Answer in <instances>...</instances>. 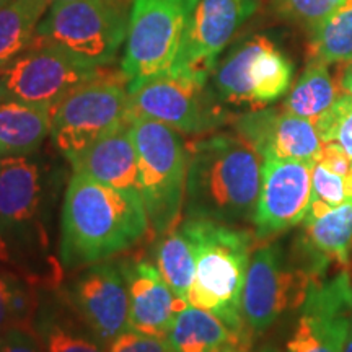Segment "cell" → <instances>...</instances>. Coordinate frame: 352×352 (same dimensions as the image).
<instances>
[{"instance_id": "836d02e7", "label": "cell", "mask_w": 352, "mask_h": 352, "mask_svg": "<svg viewBox=\"0 0 352 352\" xmlns=\"http://www.w3.org/2000/svg\"><path fill=\"white\" fill-rule=\"evenodd\" d=\"M316 164L341 176H346L352 170V158L334 142H323V148Z\"/></svg>"}, {"instance_id": "7402d4cb", "label": "cell", "mask_w": 352, "mask_h": 352, "mask_svg": "<svg viewBox=\"0 0 352 352\" xmlns=\"http://www.w3.org/2000/svg\"><path fill=\"white\" fill-rule=\"evenodd\" d=\"M51 108L0 100V158L32 155L51 135Z\"/></svg>"}, {"instance_id": "60d3db41", "label": "cell", "mask_w": 352, "mask_h": 352, "mask_svg": "<svg viewBox=\"0 0 352 352\" xmlns=\"http://www.w3.org/2000/svg\"><path fill=\"white\" fill-rule=\"evenodd\" d=\"M52 2H67V0H52Z\"/></svg>"}, {"instance_id": "8fae6325", "label": "cell", "mask_w": 352, "mask_h": 352, "mask_svg": "<svg viewBox=\"0 0 352 352\" xmlns=\"http://www.w3.org/2000/svg\"><path fill=\"white\" fill-rule=\"evenodd\" d=\"M294 65L274 43L256 36L240 44L214 70L217 96L230 104L264 108L289 91Z\"/></svg>"}, {"instance_id": "cb8c5ba5", "label": "cell", "mask_w": 352, "mask_h": 352, "mask_svg": "<svg viewBox=\"0 0 352 352\" xmlns=\"http://www.w3.org/2000/svg\"><path fill=\"white\" fill-rule=\"evenodd\" d=\"M341 96L340 82L327 64L308 60L305 70L289 91L283 108L285 111L315 122Z\"/></svg>"}, {"instance_id": "52a82bcc", "label": "cell", "mask_w": 352, "mask_h": 352, "mask_svg": "<svg viewBox=\"0 0 352 352\" xmlns=\"http://www.w3.org/2000/svg\"><path fill=\"white\" fill-rule=\"evenodd\" d=\"M199 0H134L121 72L132 88L170 72Z\"/></svg>"}, {"instance_id": "44dd1931", "label": "cell", "mask_w": 352, "mask_h": 352, "mask_svg": "<svg viewBox=\"0 0 352 352\" xmlns=\"http://www.w3.org/2000/svg\"><path fill=\"white\" fill-rule=\"evenodd\" d=\"M166 342L173 352H222L228 347L250 349L252 344L214 314L195 305H186L176 314Z\"/></svg>"}, {"instance_id": "f35d334b", "label": "cell", "mask_w": 352, "mask_h": 352, "mask_svg": "<svg viewBox=\"0 0 352 352\" xmlns=\"http://www.w3.org/2000/svg\"><path fill=\"white\" fill-rule=\"evenodd\" d=\"M12 0H0V8H3L7 6V3H10Z\"/></svg>"}, {"instance_id": "e575fe53", "label": "cell", "mask_w": 352, "mask_h": 352, "mask_svg": "<svg viewBox=\"0 0 352 352\" xmlns=\"http://www.w3.org/2000/svg\"><path fill=\"white\" fill-rule=\"evenodd\" d=\"M340 88L341 94L352 96V59L342 64V70L340 76Z\"/></svg>"}, {"instance_id": "ba28073f", "label": "cell", "mask_w": 352, "mask_h": 352, "mask_svg": "<svg viewBox=\"0 0 352 352\" xmlns=\"http://www.w3.org/2000/svg\"><path fill=\"white\" fill-rule=\"evenodd\" d=\"M127 21L122 7L114 0L52 2L38 26L36 38L104 67L126 41Z\"/></svg>"}, {"instance_id": "83f0119b", "label": "cell", "mask_w": 352, "mask_h": 352, "mask_svg": "<svg viewBox=\"0 0 352 352\" xmlns=\"http://www.w3.org/2000/svg\"><path fill=\"white\" fill-rule=\"evenodd\" d=\"M39 308L34 280L19 271L0 270V338L12 329H32Z\"/></svg>"}, {"instance_id": "b9f144b4", "label": "cell", "mask_w": 352, "mask_h": 352, "mask_svg": "<svg viewBox=\"0 0 352 352\" xmlns=\"http://www.w3.org/2000/svg\"><path fill=\"white\" fill-rule=\"evenodd\" d=\"M2 70H3V65H0V72H2Z\"/></svg>"}, {"instance_id": "1f68e13d", "label": "cell", "mask_w": 352, "mask_h": 352, "mask_svg": "<svg viewBox=\"0 0 352 352\" xmlns=\"http://www.w3.org/2000/svg\"><path fill=\"white\" fill-rule=\"evenodd\" d=\"M108 352H173L162 338L127 329L108 346Z\"/></svg>"}, {"instance_id": "277c9868", "label": "cell", "mask_w": 352, "mask_h": 352, "mask_svg": "<svg viewBox=\"0 0 352 352\" xmlns=\"http://www.w3.org/2000/svg\"><path fill=\"white\" fill-rule=\"evenodd\" d=\"M41 170L30 155L0 158V259L34 280L50 263Z\"/></svg>"}, {"instance_id": "7c38bea8", "label": "cell", "mask_w": 352, "mask_h": 352, "mask_svg": "<svg viewBox=\"0 0 352 352\" xmlns=\"http://www.w3.org/2000/svg\"><path fill=\"white\" fill-rule=\"evenodd\" d=\"M132 116L173 127L182 134H206L226 122L227 114L206 91V83L166 72L129 88Z\"/></svg>"}, {"instance_id": "8d00e7d4", "label": "cell", "mask_w": 352, "mask_h": 352, "mask_svg": "<svg viewBox=\"0 0 352 352\" xmlns=\"http://www.w3.org/2000/svg\"><path fill=\"white\" fill-rule=\"evenodd\" d=\"M258 352H283V351H280L279 347L274 346V344H266V346H263Z\"/></svg>"}, {"instance_id": "7bdbcfd3", "label": "cell", "mask_w": 352, "mask_h": 352, "mask_svg": "<svg viewBox=\"0 0 352 352\" xmlns=\"http://www.w3.org/2000/svg\"><path fill=\"white\" fill-rule=\"evenodd\" d=\"M0 264H2V259H0Z\"/></svg>"}, {"instance_id": "484cf974", "label": "cell", "mask_w": 352, "mask_h": 352, "mask_svg": "<svg viewBox=\"0 0 352 352\" xmlns=\"http://www.w3.org/2000/svg\"><path fill=\"white\" fill-rule=\"evenodd\" d=\"M155 246V266L175 296L189 303V290L196 276V250L182 227L158 236Z\"/></svg>"}, {"instance_id": "30bf717a", "label": "cell", "mask_w": 352, "mask_h": 352, "mask_svg": "<svg viewBox=\"0 0 352 352\" xmlns=\"http://www.w3.org/2000/svg\"><path fill=\"white\" fill-rule=\"evenodd\" d=\"M315 277L290 263L279 243L253 250L241 298V314L252 336L266 333L290 308L300 307Z\"/></svg>"}, {"instance_id": "3957f363", "label": "cell", "mask_w": 352, "mask_h": 352, "mask_svg": "<svg viewBox=\"0 0 352 352\" xmlns=\"http://www.w3.org/2000/svg\"><path fill=\"white\" fill-rule=\"evenodd\" d=\"M179 227L196 250L189 305L210 311L233 333L252 341L241 314V298L250 258L258 241L254 232L206 219H184Z\"/></svg>"}, {"instance_id": "603a6c76", "label": "cell", "mask_w": 352, "mask_h": 352, "mask_svg": "<svg viewBox=\"0 0 352 352\" xmlns=\"http://www.w3.org/2000/svg\"><path fill=\"white\" fill-rule=\"evenodd\" d=\"M33 329L44 352H108V347L87 328L72 305L65 310L39 302Z\"/></svg>"}, {"instance_id": "e0dca14e", "label": "cell", "mask_w": 352, "mask_h": 352, "mask_svg": "<svg viewBox=\"0 0 352 352\" xmlns=\"http://www.w3.org/2000/svg\"><path fill=\"white\" fill-rule=\"evenodd\" d=\"M235 132L263 160H297L315 165L323 148L314 122L284 108H259L241 114L235 121Z\"/></svg>"}, {"instance_id": "9a60e30c", "label": "cell", "mask_w": 352, "mask_h": 352, "mask_svg": "<svg viewBox=\"0 0 352 352\" xmlns=\"http://www.w3.org/2000/svg\"><path fill=\"white\" fill-rule=\"evenodd\" d=\"M314 165L297 160H263L253 227L256 240H271L297 227L311 206Z\"/></svg>"}, {"instance_id": "ab89813d", "label": "cell", "mask_w": 352, "mask_h": 352, "mask_svg": "<svg viewBox=\"0 0 352 352\" xmlns=\"http://www.w3.org/2000/svg\"><path fill=\"white\" fill-rule=\"evenodd\" d=\"M347 270H349V272H351V277H352V254H351V263H349V267H347Z\"/></svg>"}, {"instance_id": "9c48e42d", "label": "cell", "mask_w": 352, "mask_h": 352, "mask_svg": "<svg viewBox=\"0 0 352 352\" xmlns=\"http://www.w3.org/2000/svg\"><path fill=\"white\" fill-rule=\"evenodd\" d=\"M107 72L64 47L36 38L0 72V100L54 108L82 83Z\"/></svg>"}, {"instance_id": "4dcf8cb0", "label": "cell", "mask_w": 352, "mask_h": 352, "mask_svg": "<svg viewBox=\"0 0 352 352\" xmlns=\"http://www.w3.org/2000/svg\"><path fill=\"white\" fill-rule=\"evenodd\" d=\"M311 201L327 202L329 206H340L349 199L346 176L333 173L323 165L315 164L311 171Z\"/></svg>"}, {"instance_id": "8992f818", "label": "cell", "mask_w": 352, "mask_h": 352, "mask_svg": "<svg viewBox=\"0 0 352 352\" xmlns=\"http://www.w3.org/2000/svg\"><path fill=\"white\" fill-rule=\"evenodd\" d=\"M131 96L126 77L103 72L65 95L51 111V138L67 158L103 135L129 124Z\"/></svg>"}, {"instance_id": "2e32d148", "label": "cell", "mask_w": 352, "mask_h": 352, "mask_svg": "<svg viewBox=\"0 0 352 352\" xmlns=\"http://www.w3.org/2000/svg\"><path fill=\"white\" fill-rule=\"evenodd\" d=\"M69 303L107 347L129 329V292L120 264H88L72 284Z\"/></svg>"}, {"instance_id": "d6986e66", "label": "cell", "mask_w": 352, "mask_h": 352, "mask_svg": "<svg viewBox=\"0 0 352 352\" xmlns=\"http://www.w3.org/2000/svg\"><path fill=\"white\" fill-rule=\"evenodd\" d=\"M129 292V329L166 340L176 314L189 303L175 296L155 264L131 258L120 264Z\"/></svg>"}, {"instance_id": "f546056e", "label": "cell", "mask_w": 352, "mask_h": 352, "mask_svg": "<svg viewBox=\"0 0 352 352\" xmlns=\"http://www.w3.org/2000/svg\"><path fill=\"white\" fill-rule=\"evenodd\" d=\"M344 0H277V8L285 19L297 21L310 32L321 19Z\"/></svg>"}, {"instance_id": "6da1fadb", "label": "cell", "mask_w": 352, "mask_h": 352, "mask_svg": "<svg viewBox=\"0 0 352 352\" xmlns=\"http://www.w3.org/2000/svg\"><path fill=\"white\" fill-rule=\"evenodd\" d=\"M151 230L139 191L118 189L90 176H70L60 215V261L67 270L108 261Z\"/></svg>"}, {"instance_id": "f1b7e54d", "label": "cell", "mask_w": 352, "mask_h": 352, "mask_svg": "<svg viewBox=\"0 0 352 352\" xmlns=\"http://www.w3.org/2000/svg\"><path fill=\"white\" fill-rule=\"evenodd\" d=\"M323 142H334L352 158V96L341 94L340 98L315 122Z\"/></svg>"}, {"instance_id": "5b68a950", "label": "cell", "mask_w": 352, "mask_h": 352, "mask_svg": "<svg viewBox=\"0 0 352 352\" xmlns=\"http://www.w3.org/2000/svg\"><path fill=\"white\" fill-rule=\"evenodd\" d=\"M131 138L139 160L140 197L157 236L178 227L184 209L188 144L182 132L151 120L131 118Z\"/></svg>"}, {"instance_id": "d590c367", "label": "cell", "mask_w": 352, "mask_h": 352, "mask_svg": "<svg viewBox=\"0 0 352 352\" xmlns=\"http://www.w3.org/2000/svg\"><path fill=\"white\" fill-rule=\"evenodd\" d=\"M342 352H352V320H351V324H349V333H347L344 347H342Z\"/></svg>"}, {"instance_id": "ffe728a7", "label": "cell", "mask_w": 352, "mask_h": 352, "mask_svg": "<svg viewBox=\"0 0 352 352\" xmlns=\"http://www.w3.org/2000/svg\"><path fill=\"white\" fill-rule=\"evenodd\" d=\"M129 124L103 135L69 162L74 171L118 189L139 191V160Z\"/></svg>"}, {"instance_id": "ac0fdd59", "label": "cell", "mask_w": 352, "mask_h": 352, "mask_svg": "<svg viewBox=\"0 0 352 352\" xmlns=\"http://www.w3.org/2000/svg\"><path fill=\"white\" fill-rule=\"evenodd\" d=\"M297 241L298 266L314 277L327 274L329 264L347 270L352 254V197L340 206L311 201Z\"/></svg>"}, {"instance_id": "d4e9b609", "label": "cell", "mask_w": 352, "mask_h": 352, "mask_svg": "<svg viewBox=\"0 0 352 352\" xmlns=\"http://www.w3.org/2000/svg\"><path fill=\"white\" fill-rule=\"evenodd\" d=\"M52 0H12L0 8V65H6L36 41L38 26Z\"/></svg>"}, {"instance_id": "d6a6232c", "label": "cell", "mask_w": 352, "mask_h": 352, "mask_svg": "<svg viewBox=\"0 0 352 352\" xmlns=\"http://www.w3.org/2000/svg\"><path fill=\"white\" fill-rule=\"evenodd\" d=\"M0 352H44L32 329H12L0 338Z\"/></svg>"}, {"instance_id": "74e56055", "label": "cell", "mask_w": 352, "mask_h": 352, "mask_svg": "<svg viewBox=\"0 0 352 352\" xmlns=\"http://www.w3.org/2000/svg\"><path fill=\"white\" fill-rule=\"evenodd\" d=\"M222 352H250L248 347H228V349Z\"/></svg>"}, {"instance_id": "4316f807", "label": "cell", "mask_w": 352, "mask_h": 352, "mask_svg": "<svg viewBox=\"0 0 352 352\" xmlns=\"http://www.w3.org/2000/svg\"><path fill=\"white\" fill-rule=\"evenodd\" d=\"M352 59V0L334 7L310 30L308 60L333 65Z\"/></svg>"}, {"instance_id": "7a4b0ae2", "label": "cell", "mask_w": 352, "mask_h": 352, "mask_svg": "<svg viewBox=\"0 0 352 352\" xmlns=\"http://www.w3.org/2000/svg\"><path fill=\"white\" fill-rule=\"evenodd\" d=\"M261 178V155L239 134H212L188 144L184 219L253 226Z\"/></svg>"}, {"instance_id": "4fadbf2b", "label": "cell", "mask_w": 352, "mask_h": 352, "mask_svg": "<svg viewBox=\"0 0 352 352\" xmlns=\"http://www.w3.org/2000/svg\"><path fill=\"white\" fill-rule=\"evenodd\" d=\"M352 320L349 270L315 277L285 352H342Z\"/></svg>"}, {"instance_id": "5bb4252c", "label": "cell", "mask_w": 352, "mask_h": 352, "mask_svg": "<svg viewBox=\"0 0 352 352\" xmlns=\"http://www.w3.org/2000/svg\"><path fill=\"white\" fill-rule=\"evenodd\" d=\"M254 8V0H199L170 72L208 83L219 54Z\"/></svg>"}]
</instances>
